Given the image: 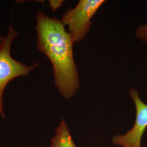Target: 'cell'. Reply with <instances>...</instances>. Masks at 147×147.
<instances>
[{"label":"cell","mask_w":147,"mask_h":147,"mask_svg":"<svg viewBox=\"0 0 147 147\" xmlns=\"http://www.w3.org/2000/svg\"><path fill=\"white\" fill-rule=\"evenodd\" d=\"M105 2L104 0H80L74 8L65 11L61 20L68 27L74 42L82 41L92 25L91 19Z\"/></svg>","instance_id":"cell-3"},{"label":"cell","mask_w":147,"mask_h":147,"mask_svg":"<svg viewBox=\"0 0 147 147\" xmlns=\"http://www.w3.org/2000/svg\"><path fill=\"white\" fill-rule=\"evenodd\" d=\"M2 38H3V37H2V36H1L0 35V41L2 40Z\"/></svg>","instance_id":"cell-8"},{"label":"cell","mask_w":147,"mask_h":147,"mask_svg":"<svg viewBox=\"0 0 147 147\" xmlns=\"http://www.w3.org/2000/svg\"><path fill=\"white\" fill-rule=\"evenodd\" d=\"M64 1H56V0H51L49 1V5L50 7L51 8L52 10L54 11L58 9V8L62 5Z\"/></svg>","instance_id":"cell-7"},{"label":"cell","mask_w":147,"mask_h":147,"mask_svg":"<svg viewBox=\"0 0 147 147\" xmlns=\"http://www.w3.org/2000/svg\"><path fill=\"white\" fill-rule=\"evenodd\" d=\"M50 147H77L74 142L67 124L63 119L56 129Z\"/></svg>","instance_id":"cell-5"},{"label":"cell","mask_w":147,"mask_h":147,"mask_svg":"<svg viewBox=\"0 0 147 147\" xmlns=\"http://www.w3.org/2000/svg\"><path fill=\"white\" fill-rule=\"evenodd\" d=\"M129 95L136 109L135 123L125 134L113 137L112 142L121 147H142V136L147 128V104L141 99L137 89L131 88Z\"/></svg>","instance_id":"cell-4"},{"label":"cell","mask_w":147,"mask_h":147,"mask_svg":"<svg viewBox=\"0 0 147 147\" xmlns=\"http://www.w3.org/2000/svg\"><path fill=\"white\" fill-rule=\"evenodd\" d=\"M18 35V32L11 25L5 37L0 41V116L5 118L3 109V94L8 84L14 79L26 76L39 63L27 65L16 61L11 56L12 43Z\"/></svg>","instance_id":"cell-2"},{"label":"cell","mask_w":147,"mask_h":147,"mask_svg":"<svg viewBox=\"0 0 147 147\" xmlns=\"http://www.w3.org/2000/svg\"><path fill=\"white\" fill-rule=\"evenodd\" d=\"M37 49L52 64L55 84L65 99L73 97L80 87L78 68L74 60L73 39L61 20L41 11L36 15Z\"/></svg>","instance_id":"cell-1"},{"label":"cell","mask_w":147,"mask_h":147,"mask_svg":"<svg viewBox=\"0 0 147 147\" xmlns=\"http://www.w3.org/2000/svg\"><path fill=\"white\" fill-rule=\"evenodd\" d=\"M135 36L143 42H147V24L141 25L137 28Z\"/></svg>","instance_id":"cell-6"}]
</instances>
